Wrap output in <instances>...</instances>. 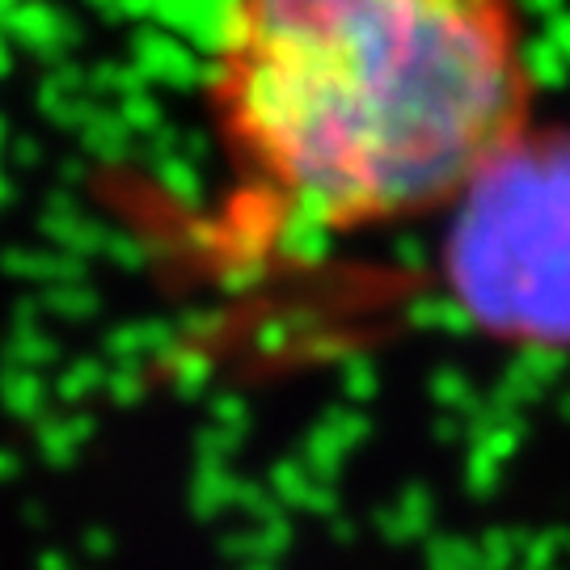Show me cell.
<instances>
[{
  "instance_id": "6da1fadb",
  "label": "cell",
  "mask_w": 570,
  "mask_h": 570,
  "mask_svg": "<svg viewBox=\"0 0 570 570\" xmlns=\"http://www.w3.org/2000/svg\"><path fill=\"white\" fill-rule=\"evenodd\" d=\"M207 115L233 169L308 228L449 212L532 122L520 0H228Z\"/></svg>"
},
{
  "instance_id": "7a4b0ae2",
  "label": "cell",
  "mask_w": 570,
  "mask_h": 570,
  "mask_svg": "<svg viewBox=\"0 0 570 570\" xmlns=\"http://www.w3.org/2000/svg\"><path fill=\"white\" fill-rule=\"evenodd\" d=\"M444 287L473 330L570 351V127H524L449 204Z\"/></svg>"
}]
</instances>
